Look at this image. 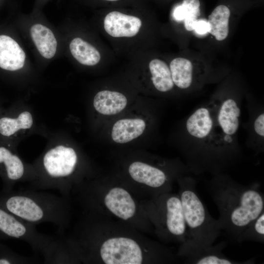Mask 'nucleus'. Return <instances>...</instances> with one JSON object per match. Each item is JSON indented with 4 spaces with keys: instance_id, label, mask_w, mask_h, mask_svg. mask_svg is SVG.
<instances>
[{
    "instance_id": "obj_1",
    "label": "nucleus",
    "mask_w": 264,
    "mask_h": 264,
    "mask_svg": "<svg viewBox=\"0 0 264 264\" xmlns=\"http://www.w3.org/2000/svg\"><path fill=\"white\" fill-rule=\"evenodd\" d=\"M207 188L219 210L220 229L236 242L247 227L264 212L263 193L258 184L243 185L223 174L213 178Z\"/></svg>"
},
{
    "instance_id": "obj_2",
    "label": "nucleus",
    "mask_w": 264,
    "mask_h": 264,
    "mask_svg": "<svg viewBox=\"0 0 264 264\" xmlns=\"http://www.w3.org/2000/svg\"><path fill=\"white\" fill-rule=\"evenodd\" d=\"M177 182L187 228L185 241L180 244L177 255L185 258L213 244L221 230L199 198L196 180L185 176L179 178Z\"/></svg>"
},
{
    "instance_id": "obj_3",
    "label": "nucleus",
    "mask_w": 264,
    "mask_h": 264,
    "mask_svg": "<svg viewBox=\"0 0 264 264\" xmlns=\"http://www.w3.org/2000/svg\"><path fill=\"white\" fill-rule=\"evenodd\" d=\"M4 204L6 210L30 224H54L60 234L69 222L70 207L66 197L27 190L9 195Z\"/></svg>"
},
{
    "instance_id": "obj_4",
    "label": "nucleus",
    "mask_w": 264,
    "mask_h": 264,
    "mask_svg": "<svg viewBox=\"0 0 264 264\" xmlns=\"http://www.w3.org/2000/svg\"><path fill=\"white\" fill-rule=\"evenodd\" d=\"M78 164V155L73 148L63 144L50 147L33 165L36 176L30 182L31 188L55 189L68 197L76 186H79L76 176Z\"/></svg>"
},
{
    "instance_id": "obj_5",
    "label": "nucleus",
    "mask_w": 264,
    "mask_h": 264,
    "mask_svg": "<svg viewBox=\"0 0 264 264\" xmlns=\"http://www.w3.org/2000/svg\"><path fill=\"white\" fill-rule=\"evenodd\" d=\"M81 260L91 262L99 259L106 264H140L145 254L135 240L125 237H112L97 244L78 248Z\"/></svg>"
},
{
    "instance_id": "obj_6",
    "label": "nucleus",
    "mask_w": 264,
    "mask_h": 264,
    "mask_svg": "<svg viewBox=\"0 0 264 264\" xmlns=\"http://www.w3.org/2000/svg\"><path fill=\"white\" fill-rule=\"evenodd\" d=\"M151 213L157 233L164 240L183 243L187 228L178 194L169 193L155 196Z\"/></svg>"
},
{
    "instance_id": "obj_7",
    "label": "nucleus",
    "mask_w": 264,
    "mask_h": 264,
    "mask_svg": "<svg viewBox=\"0 0 264 264\" xmlns=\"http://www.w3.org/2000/svg\"><path fill=\"white\" fill-rule=\"evenodd\" d=\"M35 225L0 208V233L11 238L24 241L36 252H42L54 238L38 232Z\"/></svg>"
},
{
    "instance_id": "obj_8",
    "label": "nucleus",
    "mask_w": 264,
    "mask_h": 264,
    "mask_svg": "<svg viewBox=\"0 0 264 264\" xmlns=\"http://www.w3.org/2000/svg\"><path fill=\"white\" fill-rule=\"evenodd\" d=\"M0 172L9 184L33 181L36 178L33 165L26 164L12 147L0 142Z\"/></svg>"
},
{
    "instance_id": "obj_9",
    "label": "nucleus",
    "mask_w": 264,
    "mask_h": 264,
    "mask_svg": "<svg viewBox=\"0 0 264 264\" xmlns=\"http://www.w3.org/2000/svg\"><path fill=\"white\" fill-rule=\"evenodd\" d=\"M128 171L134 180L152 189L155 196L169 193L172 189V178L158 167L135 161L131 164Z\"/></svg>"
},
{
    "instance_id": "obj_10",
    "label": "nucleus",
    "mask_w": 264,
    "mask_h": 264,
    "mask_svg": "<svg viewBox=\"0 0 264 264\" xmlns=\"http://www.w3.org/2000/svg\"><path fill=\"white\" fill-rule=\"evenodd\" d=\"M34 119L28 110L17 112L12 109H0V142L12 147L18 134L30 129Z\"/></svg>"
},
{
    "instance_id": "obj_11",
    "label": "nucleus",
    "mask_w": 264,
    "mask_h": 264,
    "mask_svg": "<svg viewBox=\"0 0 264 264\" xmlns=\"http://www.w3.org/2000/svg\"><path fill=\"white\" fill-rule=\"evenodd\" d=\"M26 53L10 35L0 34V70L6 73L17 72L25 66Z\"/></svg>"
},
{
    "instance_id": "obj_12",
    "label": "nucleus",
    "mask_w": 264,
    "mask_h": 264,
    "mask_svg": "<svg viewBox=\"0 0 264 264\" xmlns=\"http://www.w3.org/2000/svg\"><path fill=\"white\" fill-rule=\"evenodd\" d=\"M42 253L44 264H72L81 261L71 238L64 237L62 234L60 237H54Z\"/></svg>"
},
{
    "instance_id": "obj_13",
    "label": "nucleus",
    "mask_w": 264,
    "mask_h": 264,
    "mask_svg": "<svg viewBox=\"0 0 264 264\" xmlns=\"http://www.w3.org/2000/svg\"><path fill=\"white\" fill-rule=\"evenodd\" d=\"M103 202L113 215L124 220L132 219L136 212V203L131 194L121 187H113L106 193Z\"/></svg>"
},
{
    "instance_id": "obj_14",
    "label": "nucleus",
    "mask_w": 264,
    "mask_h": 264,
    "mask_svg": "<svg viewBox=\"0 0 264 264\" xmlns=\"http://www.w3.org/2000/svg\"><path fill=\"white\" fill-rule=\"evenodd\" d=\"M138 18L118 11L108 13L104 21L105 31L113 37H131L136 35L141 26Z\"/></svg>"
},
{
    "instance_id": "obj_15",
    "label": "nucleus",
    "mask_w": 264,
    "mask_h": 264,
    "mask_svg": "<svg viewBox=\"0 0 264 264\" xmlns=\"http://www.w3.org/2000/svg\"><path fill=\"white\" fill-rule=\"evenodd\" d=\"M227 241H221L216 245L206 247L185 258L187 264H252L255 258L243 261H235L226 257L222 251L226 246Z\"/></svg>"
},
{
    "instance_id": "obj_16",
    "label": "nucleus",
    "mask_w": 264,
    "mask_h": 264,
    "mask_svg": "<svg viewBox=\"0 0 264 264\" xmlns=\"http://www.w3.org/2000/svg\"><path fill=\"white\" fill-rule=\"evenodd\" d=\"M29 34L35 47L42 57L50 60L55 57L58 41L50 28L42 23H34L29 28Z\"/></svg>"
},
{
    "instance_id": "obj_17",
    "label": "nucleus",
    "mask_w": 264,
    "mask_h": 264,
    "mask_svg": "<svg viewBox=\"0 0 264 264\" xmlns=\"http://www.w3.org/2000/svg\"><path fill=\"white\" fill-rule=\"evenodd\" d=\"M215 120L211 110L202 107L196 110L187 119L186 128L189 134L199 140L209 137L213 130Z\"/></svg>"
},
{
    "instance_id": "obj_18",
    "label": "nucleus",
    "mask_w": 264,
    "mask_h": 264,
    "mask_svg": "<svg viewBox=\"0 0 264 264\" xmlns=\"http://www.w3.org/2000/svg\"><path fill=\"white\" fill-rule=\"evenodd\" d=\"M241 113L238 104L232 98L226 99L220 105L216 119L219 128L225 135L232 136L237 132Z\"/></svg>"
},
{
    "instance_id": "obj_19",
    "label": "nucleus",
    "mask_w": 264,
    "mask_h": 264,
    "mask_svg": "<svg viewBox=\"0 0 264 264\" xmlns=\"http://www.w3.org/2000/svg\"><path fill=\"white\" fill-rule=\"evenodd\" d=\"M127 104V99L121 93L102 90L95 95L93 105L99 113L106 115L116 114L123 110Z\"/></svg>"
},
{
    "instance_id": "obj_20",
    "label": "nucleus",
    "mask_w": 264,
    "mask_h": 264,
    "mask_svg": "<svg viewBox=\"0 0 264 264\" xmlns=\"http://www.w3.org/2000/svg\"><path fill=\"white\" fill-rule=\"evenodd\" d=\"M145 128L146 123L143 119H121L114 124L111 131V137L116 143H126L140 136Z\"/></svg>"
},
{
    "instance_id": "obj_21",
    "label": "nucleus",
    "mask_w": 264,
    "mask_h": 264,
    "mask_svg": "<svg viewBox=\"0 0 264 264\" xmlns=\"http://www.w3.org/2000/svg\"><path fill=\"white\" fill-rule=\"evenodd\" d=\"M69 48L73 58L80 64L93 66L100 61L101 56L98 50L92 45L79 37L73 39Z\"/></svg>"
},
{
    "instance_id": "obj_22",
    "label": "nucleus",
    "mask_w": 264,
    "mask_h": 264,
    "mask_svg": "<svg viewBox=\"0 0 264 264\" xmlns=\"http://www.w3.org/2000/svg\"><path fill=\"white\" fill-rule=\"evenodd\" d=\"M230 16V9L224 5L217 6L208 16L209 33L217 41H223L228 36Z\"/></svg>"
},
{
    "instance_id": "obj_23",
    "label": "nucleus",
    "mask_w": 264,
    "mask_h": 264,
    "mask_svg": "<svg viewBox=\"0 0 264 264\" xmlns=\"http://www.w3.org/2000/svg\"><path fill=\"white\" fill-rule=\"evenodd\" d=\"M169 68L174 85L181 89L190 87L193 80V67L189 60L176 58L171 62Z\"/></svg>"
},
{
    "instance_id": "obj_24",
    "label": "nucleus",
    "mask_w": 264,
    "mask_h": 264,
    "mask_svg": "<svg viewBox=\"0 0 264 264\" xmlns=\"http://www.w3.org/2000/svg\"><path fill=\"white\" fill-rule=\"evenodd\" d=\"M149 66L153 84L157 90L167 92L173 88L175 85L170 68L164 61L153 59L150 62Z\"/></svg>"
},
{
    "instance_id": "obj_25",
    "label": "nucleus",
    "mask_w": 264,
    "mask_h": 264,
    "mask_svg": "<svg viewBox=\"0 0 264 264\" xmlns=\"http://www.w3.org/2000/svg\"><path fill=\"white\" fill-rule=\"evenodd\" d=\"M246 241L264 242V212L254 220L238 237L236 242Z\"/></svg>"
},
{
    "instance_id": "obj_26",
    "label": "nucleus",
    "mask_w": 264,
    "mask_h": 264,
    "mask_svg": "<svg viewBox=\"0 0 264 264\" xmlns=\"http://www.w3.org/2000/svg\"><path fill=\"white\" fill-rule=\"evenodd\" d=\"M182 5L185 11V28L189 31L194 30V24L200 15V2L199 0H183Z\"/></svg>"
},
{
    "instance_id": "obj_27",
    "label": "nucleus",
    "mask_w": 264,
    "mask_h": 264,
    "mask_svg": "<svg viewBox=\"0 0 264 264\" xmlns=\"http://www.w3.org/2000/svg\"><path fill=\"white\" fill-rule=\"evenodd\" d=\"M255 133L261 137L264 136V113H262L255 118L254 122Z\"/></svg>"
},
{
    "instance_id": "obj_28",
    "label": "nucleus",
    "mask_w": 264,
    "mask_h": 264,
    "mask_svg": "<svg viewBox=\"0 0 264 264\" xmlns=\"http://www.w3.org/2000/svg\"><path fill=\"white\" fill-rule=\"evenodd\" d=\"M194 30L200 35L209 33V25L208 22L204 20L198 19L194 24Z\"/></svg>"
},
{
    "instance_id": "obj_29",
    "label": "nucleus",
    "mask_w": 264,
    "mask_h": 264,
    "mask_svg": "<svg viewBox=\"0 0 264 264\" xmlns=\"http://www.w3.org/2000/svg\"><path fill=\"white\" fill-rule=\"evenodd\" d=\"M174 19L177 21L184 20L185 17V11L183 6L181 4L176 6L173 12Z\"/></svg>"
},
{
    "instance_id": "obj_30",
    "label": "nucleus",
    "mask_w": 264,
    "mask_h": 264,
    "mask_svg": "<svg viewBox=\"0 0 264 264\" xmlns=\"http://www.w3.org/2000/svg\"><path fill=\"white\" fill-rule=\"evenodd\" d=\"M109 0V1H115V0Z\"/></svg>"
},
{
    "instance_id": "obj_31",
    "label": "nucleus",
    "mask_w": 264,
    "mask_h": 264,
    "mask_svg": "<svg viewBox=\"0 0 264 264\" xmlns=\"http://www.w3.org/2000/svg\"><path fill=\"white\" fill-rule=\"evenodd\" d=\"M1 108V107H0V109Z\"/></svg>"
}]
</instances>
